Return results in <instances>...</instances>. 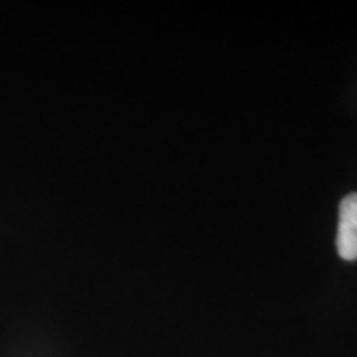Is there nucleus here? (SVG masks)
Wrapping results in <instances>:
<instances>
[{"mask_svg":"<svg viewBox=\"0 0 357 357\" xmlns=\"http://www.w3.org/2000/svg\"><path fill=\"white\" fill-rule=\"evenodd\" d=\"M336 249L345 261L357 259V193L345 196L339 206Z\"/></svg>","mask_w":357,"mask_h":357,"instance_id":"f257e3e1","label":"nucleus"}]
</instances>
